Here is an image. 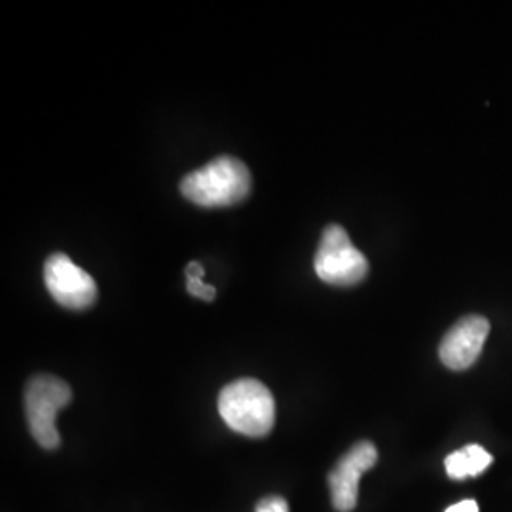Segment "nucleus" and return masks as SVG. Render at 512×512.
Masks as SVG:
<instances>
[{
    "label": "nucleus",
    "mask_w": 512,
    "mask_h": 512,
    "mask_svg": "<svg viewBox=\"0 0 512 512\" xmlns=\"http://www.w3.org/2000/svg\"><path fill=\"white\" fill-rule=\"evenodd\" d=\"M203 272L205 270H203L200 262H190L186 266V291L192 294L194 298H200L205 302H213L215 296H217V291H215V287L203 283Z\"/></svg>",
    "instance_id": "nucleus-9"
},
{
    "label": "nucleus",
    "mask_w": 512,
    "mask_h": 512,
    "mask_svg": "<svg viewBox=\"0 0 512 512\" xmlns=\"http://www.w3.org/2000/svg\"><path fill=\"white\" fill-rule=\"evenodd\" d=\"M251 171L232 156H219L200 169L188 173L181 181V192L188 202L219 209L241 203L251 194Z\"/></svg>",
    "instance_id": "nucleus-1"
},
{
    "label": "nucleus",
    "mask_w": 512,
    "mask_h": 512,
    "mask_svg": "<svg viewBox=\"0 0 512 512\" xmlns=\"http://www.w3.org/2000/svg\"><path fill=\"white\" fill-rule=\"evenodd\" d=\"M488 334V319L480 315H467L459 319L440 342L439 355L442 365L456 372L471 368L475 365L478 355L482 353Z\"/></svg>",
    "instance_id": "nucleus-7"
},
{
    "label": "nucleus",
    "mask_w": 512,
    "mask_h": 512,
    "mask_svg": "<svg viewBox=\"0 0 512 512\" xmlns=\"http://www.w3.org/2000/svg\"><path fill=\"white\" fill-rule=\"evenodd\" d=\"M446 512H478V505L473 499H467V501H461L458 505H452L450 509H446Z\"/></svg>",
    "instance_id": "nucleus-11"
},
{
    "label": "nucleus",
    "mask_w": 512,
    "mask_h": 512,
    "mask_svg": "<svg viewBox=\"0 0 512 512\" xmlns=\"http://www.w3.org/2000/svg\"><path fill=\"white\" fill-rule=\"evenodd\" d=\"M256 512H289V505H287V501L283 497L270 495V497H264L256 505Z\"/></svg>",
    "instance_id": "nucleus-10"
},
{
    "label": "nucleus",
    "mask_w": 512,
    "mask_h": 512,
    "mask_svg": "<svg viewBox=\"0 0 512 512\" xmlns=\"http://www.w3.org/2000/svg\"><path fill=\"white\" fill-rule=\"evenodd\" d=\"M219 414L232 431L243 437L262 439L274 429V397L258 380L241 378L220 391Z\"/></svg>",
    "instance_id": "nucleus-2"
},
{
    "label": "nucleus",
    "mask_w": 512,
    "mask_h": 512,
    "mask_svg": "<svg viewBox=\"0 0 512 512\" xmlns=\"http://www.w3.org/2000/svg\"><path fill=\"white\" fill-rule=\"evenodd\" d=\"M73 391L67 382L50 374H38L25 389V414L33 439L46 450H55L61 439L55 427L57 414L69 406Z\"/></svg>",
    "instance_id": "nucleus-3"
},
{
    "label": "nucleus",
    "mask_w": 512,
    "mask_h": 512,
    "mask_svg": "<svg viewBox=\"0 0 512 512\" xmlns=\"http://www.w3.org/2000/svg\"><path fill=\"white\" fill-rule=\"evenodd\" d=\"M492 461L494 458L482 446L471 444V446H465L458 452L450 454L444 461V467H446V473L450 478L463 480V478H471V476L484 473L492 465Z\"/></svg>",
    "instance_id": "nucleus-8"
},
{
    "label": "nucleus",
    "mask_w": 512,
    "mask_h": 512,
    "mask_svg": "<svg viewBox=\"0 0 512 512\" xmlns=\"http://www.w3.org/2000/svg\"><path fill=\"white\" fill-rule=\"evenodd\" d=\"M378 461V450L372 442H357L344 458L336 463L329 475L332 505L338 512L355 509L359 497V480Z\"/></svg>",
    "instance_id": "nucleus-6"
},
{
    "label": "nucleus",
    "mask_w": 512,
    "mask_h": 512,
    "mask_svg": "<svg viewBox=\"0 0 512 512\" xmlns=\"http://www.w3.org/2000/svg\"><path fill=\"white\" fill-rule=\"evenodd\" d=\"M44 283L55 302L67 310H88L97 298V285L92 275L61 253L46 260Z\"/></svg>",
    "instance_id": "nucleus-5"
},
{
    "label": "nucleus",
    "mask_w": 512,
    "mask_h": 512,
    "mask_svg": "<svg viewBox=\"0 0 512 512\" xmlns=\"http://www.w3.org/2000/svg\"><path fill=\"white\" fill-rule=\"evenodd\" d=\"M313 266L317 277L334 287L359 285L368 275L366 256L351 243L340 224H330L323 230Z\"/></svg>",
    "instance_id": "nucleus-4"
}]
</instances>
